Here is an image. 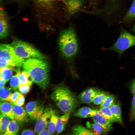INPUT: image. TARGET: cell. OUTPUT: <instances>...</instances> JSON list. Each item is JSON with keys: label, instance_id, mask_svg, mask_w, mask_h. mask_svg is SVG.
<instances>
[{"label": "cell", "instance_id": "44dd1931", "mask_svg": "<svg viewBox=\"0 0 135 135\" xmlns=\"http://www.w3.org/2000/svg\"><path fill=\"white\" fill-rule=\"evenodd\" d=\"M58 117L52 110L48 126V130L50 134H53L56 131Z\"/></svg>", "mask_w": 135, "mask_h": 135}, {"label": "cell", "instance_id": "e0dca14e", "mask_svg": "<svg viewBox=\"0 0 135 135\" xmlns=\"http://www.w3.org/2000/svg\"><path fill=\"white\" fill-rule=\"evenodd\" d=\"M116 122L122 124L120 105L118 102L114 103L110 107Z\"/></svg>", "mask_w": 135, "mask_h": 135}, {"label": "cell", "instance_id": "b9f144b4", "mask_svg": "<svg viewBox=\"0 0 135 135\" xmlns=\"http://www.w3.org/2000/svg\"><path fill=\"white\" fill-rule=\"evenodd\" d=\"M134 59H135V58H134Z\"/></svg>", "mask_w": 135, "mask_h": 135}, {"label": "cell", "instance_id": "52a82bcc", "mask_svg": "<svg viewBox=\"0 0 135 135\" xmlns=\"http://www.w3.org/2000/svg\"><path fill=\"white\" fill-rule=\"evenodd\" d=\"M52 111L50 108H46L36 120L34 130L35 132L37 134L46 129L48 127Z\"/></svg>", "mask_w": 135, "mask_h": 135}, {"label": "cell", "instance_id": "9c48e42d", "mask_svg": "<svg viewBox=\"0 0 135 135\" xmlns=\"http://www.w3.org/2000/svg\"><path fill=\"white\" fill-rule=\"evenodd\" d=\"M9 32V25L6 14L2 8L0 10V37L1 38L6 37Z\"/></svg>", "mask_w": 135, "mask_h": 135}, {"label": "cell", "instance_id": "30bf717a", "mask_svg": "<svg viewBox=\"0 0 135 135\" xmlns=\"http://www.w3.org/2000/svg\"><path fill=\"white\" fill-rule=\"evenodd\" d=\"M84 0H64L67 12L70 14L77 12L83 5Z\"/></svg>", "mask_w": 135, "mask_h": 135}, {"label": "cell", "instance_id": "f546056e", "mask_svg": "<svg viewBox=\"0 0 135 135\" xmlns=\"http://www.w3.org/2000/svg\"><path fill=\"white\" fill-rule=\"evenodd\" d=\"M10 85L12 89L16 91L18 88L20 84L18 76L16 74L12 76L10 79Z\"/></svg>", "mask_w": 135, "mask_h": 135}, {"label": "cell", "instance_id": "603a6c76", "mask_svg": "<svg viewBox=\"0 0 135 135\" xmlns=\"http://www.w3.org/2000/svg\"><path fill=\"white\" fill-rule=\"evenodd\" d=\"M72 133L74 135H93L88 129L80 125L74 126L72 128Z\"/></svg>", "mask_w": 135, "mask_h": 135}, {"label": "cell", "instance_id": "5b68a950", "mask_svg": "<svg viewBox=\"0 0 135 135\" xmlns=\"http://www.w3.org/2000/svg\"><path fill=\"white\" fill-rule=\"evenodd\" d=\"M16 53L24 58L44 60L46 56L32 46L26 42L18 40L13 41L11 44Z\"/></svg>", "mask_w": 135, "mask_h": 135}, {"label": "cell", "instance_id": "f1b7e54d", "mask_svg": "<svg viewBox=\"0 0 135 135\" xmlns=\"http://www.w3.org/2000/svg\"><path fill=\"white\" fill-rule=\"evenodd\" d=\"M11 91L8 88L3 87L0 89V99L1 101H7L11 94Z\"/></svg>", "mask_w": 135, "mask_h": 135}, {"label": "cell", "instance_id": "d590c367", "mask_svg": "<svg viewBox=\"0 0 135 135\" xmlns=\"http://www.w3.org/2000/svg\"><path fill=\"white\" fill-rule=\"evenodd\" d=\"M22 135H34V132L32 130L29 129H24L21 133Z\"/></svg>", "mask_w": 135, "mask_h": 135}, {"label": "cell", "instance_id": "f35d334b", "mask_svg": "<svg viewBox=\"0 0 135 135\" xmlns=\"http://www.w3.org/2000/svg\"><path fill=\"white\" fill-rule=\"evenodd\" d=\"M6 82L3 78H0V88L4 87L6 83Z\"/></svg>", "mask_w": 135, "mask_h": 135}, {"label": "cell", "instance_id": "60d3db41", "mask_svg": "<svg viewBox=\"0 0 135 135\" xmlns=\"http://www.w3.org/2000/svg\"></svg>", "mask_w": 135, "mask_h": 135}, {"label": "cell", "instance_id": "ac0fdd59", "mask_svg": "<svg viewBox=\"0 0 135 135\" xmlns=\"http://www.w3.org/2000/svg\"><path fill=\"white\" fill-rule=\"evenodd\" d=\"M19 126L15 120L13 119L10 122L5 132L2 135H16L18 132Z\"/></svg>", "mask_w": 135, "mask_h": 135}, {"label": "cell", "instance_id": "1f68e13d", "mask_svg": "<svg viewBox=\"0 0 135 135\" xmlns=\"http://www.w3.org/2000/svg\"><path fill=\"white\" fill-rule=\"evenodd\" d=\"M20 94L18 91L11 93L7 101L11 102L12 104H15Z\"/></svg>", "mask_w": 135, "mask_h": 135}, {"label": "cell", "instance_id": "277c9868", "mask_svg": "<svg viewBox=\"0 0 135 135\" xmlns=\"http://www.w3.org/2000/svg\"><path fill=\"white\" fill-rule=\"evenodd\" d=\"M25 62L24 58L18 55L11 44H1L0 46V67H20Z\"/></svg>", "mask_w": 135, "mask_h": 135}, {"label": "cell", "instance_id": "6da1fadb", "mask_svg": "<svg viewBox=\"0 0 135 135\" xmlns=\"http://www.w3.org/2000/svg\"><path fill=\"white\" fill-rule=\"evenodd\" d=\"M24 71L28 74L33 82L45 89L49 83L50 66L43 60L32 58L26 60L22 65Z\"/></svg>", "mask_w": 135, "mask_h": 135}, {"label": "cell", "instance_id": "3957f363", "mask_svg": "<svg viewBox=\"0 0 135 135\" xmlns=\"http://www.w3.org/2000/svg\"><path fill=\"white\" fill-rule=\"evenodd\" d=\"M50 98L59 108L64 113L74 111L78 105L74 94L68 87L62 84L54 88Z\"/></svg>", "mask_w": 135, "mask_h": 135}, {"label": "cell", "instance_id": "4dcf8cb0", "mask_svg": "<svg viewBox=\"0 0 135 135\" xmlns=\"http://www.w3.org/2000/svg\"><path fill=\"white\" fill-rule=\"evenodd\" d=\"M32 85L29 84H19L18 88L20 92L23 94H25L30 91Z\"/></svg>", "mask_w": 135, "mask_h": 135}, {"label": "cell", "instance_id": "ffe728a7", "mask_svg": "<svg viewBox=\"0 0 135 135\" xmlns=\"http://www.w3.org/2000/svg\"><path fill=\"white\" fill-rule=\"evenodd\" d=\"M16 75L19 78L20 84H29L32 85L33 81L30 80L29 74L25 71L22 72L21 73L20 69H18L16 71Z\"/></svg>", "mask_w": 135, "mask_h": 135}, {"label": "cell", "instance_id": "484cf974", "mask_svg": "<svg viewBox=\"0 0 135 135\" xmlns=\"http://www.w3.org/2000/svg\"><path fill=\"white\" fill-rule=\"evenodd\" d=\"M135 18V0H134L122 21L124 22L132 20Z\"/></svg>", "mask_w": 135, "mask_h": 135}, {"label": "cell", "instance_id": "7c38bea8", "mask_svg": "<svg viewBox=\"0 0 135 135\" xmlns=\"http://www.w3.org/2000/svg\"><path fill=\"white\" fill-rule=\"evenodd\" d=\"M12 110L14 119L20 122H24L27 120L28 114L22 107L12 104Z\"/></svg>", "mask_w": 135, "mask_h": 135}, {"label": "cell", "instance_id": "ab89813d", "mask_svg": "<svg viewBox=\"0 0 135 135\" xmlns=\"http://www.w3.org/2000/svg\"><path fill=\"white\" fill-rule=\"evenodd\" d=\"M133 30L135 32V23L132 28Z\"/></svg>", "mask_w": 135, "mask_h": 135}, {"label": "cell", "instance_id": "2e32d148", "mask_svg": "<svg viewBox=\"0 0 135 135\" xmlns=\"http://www.w3.org/2000/svg\"><path fill=\"white\" fill-rule=\"evenodd\" d=\"M12 104L10 102L2 101L0 103V113L5 114L11 119H14V116L12 112Z\"/></svg>", "mask_w": 135, "mask_h": 135}, {"label": "cell", "instance_id": "8992f818", "mask_svg": "<svg viewBox=\"0 0 135 135\" xmlns=\"http://www.w3.org/2000/svg\"><path fill=\"white\" fill-rule=\"evenodd\" d=\"M135 45V36L126 31H122L114 44L106 50L114 51L120 56L129 48Z\"/></svg>", "mask_w": 135, "mask_h": 135}, {"label": "cell", "instance_id": "e575fe53", "mask_svg": "<svg viewBox=\"0 0 135 135\" xmlns=\"http://www.w3.org/2000/svg\"><path fill=\"white\" fill-rule=\"evenodd\" d=\"M25 102V98L24 96L21 94L20 95L15 104L20 106L24 104Z\"/></svg>", "mask_w": 135, "mask_h": 135}, {"label": "cell", "instance_id": "83f0119b", "mask_svg": "<svg viewBox=\"0 0 135 135\" xmlns=\"http://www.w3.org/2000/svg\"><path fill=\"white\" fill-rule=\"evenodd\" d=\"M115 97L112 94H108L102 103L100 107L110 108L114 102Z\"/></svg>", "mask_w": 135, "mask_h": 135}, {"label": "cell", "instance_id": "7a4b0ae2", "mask_svg": "<svg viewBox=\"0 0 135 135\" xmlns=\"http://www.w3.org/2000/svg\"><path fill=\"white\" fill-rule=\"evenodd\" d=\"M77 35L74 29L69 28L60 33L58 40V48L62 56L68 62H72L78 50Z\"/></svg>", "mask_w": 135, "mask_h": 135}, {"label": "cell", "instance_id": "d6986e66", "mask_svg": "<svg viewBox=\"0 0 135 135\" xmlns=\"http://www.w3.org/2000/svg\"><path fill=\"white\" fill-rule=\"evenodd\" d=\"M86 126L88 129L93 134V135H100L103 133L106 132L102 126L94 122L92 124L88 122H86Z\"/></svg>", "mask_w": 135, "mask_h": 135}, {"label": "cell", "instance_id": "cb8c5ba5", "mask_svg": "<svg viewBox=\"0 0 135 135\" xmlns=\"http://www.w3.org/2000/svg\"><path fill=\"white\" fill-rule=\"evenodd\" d=\"M99 110L105 118L109 122L112 123L116 122L110 108L101 107Z\"/></svg>", "mask_w": 135, "mask_h": 135}, {"label": "cell", "instance_id": "836d02e7", "mask_svg": "<svg viewBox=\"0 0 135 135\" xmlns=\"http://www.w3.org/2000/svg\"><path fill=\"white\" fill-rule=\"evenodd\" d=\"M55 0H36L38 4L44 7L49 6Z\"/></svg>", "mask_w": 135, "mask_h": 135}, {"label": "cell", "instance_id": "74e56055", "mask_svg": "<svg viewBox=\"0 0 135 135\" xmlns=\"http://www.w3.org/2000/svg\"><path fill=\"white\" fill-rule=\"evenodd\" d=\"M38 135H50V134L48 130L45 129L37 134Z\"/></svg>", "mask_w": 135, "mask_h": 135}, {"label": "cell", "instance_id": "d6a6232c", "mask_svg": "<svg viewBox=\"0 0 135 135\" xmlns=\"http://www.w3.org/2000/svg\"><path fill=\"white\" fill-rule=\"evenodd\" d=\"M135 118V94L134 95L132 102V106L130 114V120H134Z\"/></svg>", "mask_w": 135, "mask_h": 135}, {"label": "cell", "instance_id": "ba28073f", "mask_svg": "<svg viewBox=\"0 0 135 135\" xmlns=\"http://www.w3.org/2000/svg\"><path fill=\"white\" fill-rule=\"evenodd\" d=\"M26 109L30 119L36 120L44 110L42 105L37 101H31L28 102L26 106Z\"/></svg>", "mask_w": 135, "mask_h": 135}, {"label": "cell", "instance_id": "4316f807", "mask_svg": "<svg viewBox=\"0 0 135 135\" xmlns=\"http://www.w3.org/2000/svg\"><path fill=\"white\" fill-rule=\"evenodd\" d=\"M108 94L105 92L99 90L93 98L92 102L96 104H100Z\"/></svg>", "mask_w": 135, "mask_h": 135}, {"label": "cell", "instance_id": "4fadbf2b", "mask_svg": "<svg viewBox=\"0 0 135 135\" xmlns=\"http://www.w3.org/2000/svg\"><path fill=\"white\" fill-rule=\"evenodd\" d=\"M99 90L95 88H89L81 93L79 96V98L83 103H90L92 102L93 98Z\"/></svg>", "mask_w": 135, "mask_h": 135}, {"label": "cell", "instance_id": "5bb4252c", "mask_svg": "<svg viewBox=\"0 0 135 135\" xmlns=\"http://www.w3.org/2000/svg\"><path fill=\"white\" fill-rule=\"evenodd\" d=\"M96 110H93L88 107L80 108L75 113L74 116L82 118H88L92 117Z\"/></svg>", "mask_w": 135, "mask_h": 135}, {"label": "cell", "instance_id": "7402d4cb", "mask_svg": "<svg viewBox=\"0 0 135 135\" xmlns=\"http://www.w3.org/2000/svg\"><path fill=\"white\" fill-rule=\"evenodd\" d=\"M10 118L8 116L0 113V134L2 135L6 131L10 121Z\"/></svg>", "mask_w": 135, "mask_h": 135}, {"label": "cell", "instance_id": "8fae6325", "mask_svg": "<svg viewBox=\"0 0 135 135\" xmlns=\"http://www.w3.org/2000/svg\"><path fill=\"white\" fill-rule=\"evenodd\" d=\"M92 118L93 122L101 126L106 132L112 128V123L105 118L99 110H96Z\"/></svg>", "mask_w": 135, "mask_h": 135}, {"label": "cell", "instance_id": "8d00e7d4", "mask_svg": "<svg viewBox=\"0 0 135 135\" xmlns=\"http://www.w3.org/2000/svg\"><path fill=\"white\" fill-rule=\"evenodd\" d=\"M130 90L133 95L135 94V78L132 81L131 85Z\"/></svg>", "mask_w": 135, "mask_h": 135}, {"label": "cell", "instance_id": "d4e9b609", "mask_svg": "<svg viewBox=\"0 0 135 135\" xmlns=\"http://www.w3.org/2000/svg\"><path fill=\"white\" fill-rule=\"evenodd\" d=\"M12 68L4 67L0 68V77L7 82L11 77L12 73Z\"/></svg>", "mask_w": 135, "mask_h": 135}, {"label": "cell", "instance_id": "9a60e30c", "mask_svg": "<svg viewBox=\"0 0 135 135\" xmlns=\"http://www.w3.org/2000/svg\"><path fill=\"white\" fill-rule=\"evenodd\" d=\"M70 112L65 113L63 115L58 117L57 123L56 131L58 134L65 129L70 117Z\"/></svg>", "mask_w": 135, "mask_h": 135}]
</instances>
